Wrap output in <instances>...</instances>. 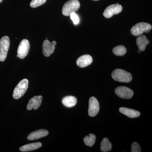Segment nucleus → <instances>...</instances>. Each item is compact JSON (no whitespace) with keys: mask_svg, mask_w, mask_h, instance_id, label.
<instances>
[{"mask_svg":"<svg viewBox=\"0 0 152 152\" xmlns=\"http://www.w3.org/2000/svg\"><path fill=\"white\" fill-rule=\"evenodd\" d=\"M116 94L123 99H130L132 97L134 92L132 90L127 87H118L115 90Z\"/></svg>","mask_w":152,"mask_h":152,"instance_id":"6e6552de","label":"nucleus"},{"mask_svg":"<svg viewBox=\"0 0 152 152\" xmlns=\"http://www.w3.org/2000/svg\"><path fill=\"white\" fill-rule=\"evenodd\" d=\"M152 26L146 23H139L136 24L131 29V33L133 36L141 35L144 32L148 33L151 30Z\"/></svg>","mask_w":152,"mask_h":152,"instance_id":"20e7f679","label":"nucleus"},{"mask_svg":"<svg viewBox=\"0 0 152 152\" xmlns=\"http://www.w3.org/2000/svg\"><path fill=\"white\" fill-rule=\"evenodd\" d=\"M70 16L71 17V20L73 22L74 24L76 25L79 23V22H80L79 17L75 13H72Z\"/></svg>","mask_w":152,"mask_h":152,"instance_id":"5701e85b","label":"nucleus"},{"mask_svg":"<svg viewBox=\"0 0 152 152\" xmlns=\"http://www.w3.org/2000/svg\"><path fill=\"white\" fill-rule=\"evenodd\" d=\"M47 0H32L30 3V6L32 8H36L43 4Z\"/></svg>","mask_w":152,"mask_h":152,"instance_id":"412c9836","label":"nucleus"},{"mask_svg":"<svg viewBox=\"0 0 152 152\" xmlns=\"http://www.w3.org/2000/svg\"><path fill=\"white\" fill-rule=\"evenodd\" d=\"M80 4L78 0H70L64 4L62 8V14L66 16H70L72 13L78 10Z\"/></svg>","mask_w":152,"mask_h":152,"instance_id":"f03ea898","label":"nucleus"},{"mask_svg":"<svg viewBox=\"0 0 152 152\" xmlns=\"http://www.w3.org/2000/svg\"><path fill=\"white\" fill-rule=\"evenodd\" d=\"M28 87V80L27 79H24L20 81L15 88L13 93V97L15 99L22 97Z\"/></svg>","mask_w":152,"mask_h":152,"instance_id":"7ed1b4c3","label":"nucleus"},{"mask_svg":"<svg viewBox=\"0 0 152 152\" xmlns=\"http://www.w3.org/2000/svg\"><path fill=\"white\" fill-rule=\"evenodd\" d=\"M111 143L109 141L108 139L104 138L102 140L101 143V150L102 152L110 151L112 149Z\"/></svg>","mask_w":152,"mask_h":152,"instance_id":"a211bd4d","label":"nucleus"},{"mask_svg":"<svg viewBox=\"0 0 152 152\" xmlns=\"http://www.w3.org/2000/svg\"><path fill=\"white\" fill-rule=\"evenodd\" d=\"M10 46V38L6 36L0 39V61H4L7 58Z\"/></svg>","mask_w":152,"mask_h":152,"instance_id":"39448f33","label":"nucleus"},{"mask_svg":"<svg viewBox=\"0 0 152 152\" xmlns=\"http://www.w3.org/2000/svg\"><path fill=\"white\" fill-rule=\"evenodd\" d=\"M42 144L41 142L33 143L23 146L20 148V150L22 152H28L34 151L41 148Z\"/></svg>","mask_w":152,"mask_h":152,"instance_id":"dca6fc26","label":"nucleus"},{"mask_svg":"<svg viewBox=\"0 0 152 152\" xmlns=\"http://www.w3.org/2000/svg\"><path fill=\"white\" fill-rule=\"evenodd\" d=\"M112 77L116 81L128 83L132 79V76L130 73L121 69H116L112 72Z\"/></svg>","mask_w":152,"mask_h":152,"instance_id":"f257e3e1","label":"nucleus"},{"mask_svg":"<svg viewBox=\"0 0 152 152\" xmlns=\"http://www.w3.org/2000/svg\"><path fill=\"white\" fill-rule=\"evenodd\" d=\"M56 45V42L53 41L52 42H49L48 39L44 41L43 44V53L45 56L49 57L54 52L55 46Z\"/></svg>","mask_w":152,"mask_h":152,"instance_id":"9d476101","label":"nucleus"},{"mask_svg":"<svg viewBox=\"0 0 152 152\" xmlns=\"http://www.w3.org/2000/svg\"><path fill=\"white\" fill-rule=\"evenodd\" d=\"M42 96H35L29 101L27 106V109L28 110L34 109L37 110L39 107L42 102Z\"/></svg>","mask_w":152,"mask_h":152,"instance_id":"9b49d317","label":"nucleus"},{"mask_svg":"<svg viewBox=\"0 0 152 152\" xmlns=\"http://www.w3.org/2000/svg\"><path fill=\"white\" fill-rule=\"evenodd\" d=\"M93 1H99V0H93Z\"/></svg>","mask_w":152,"mask_h":152,"instance_id":"a878e982","label":"nucleus"},{"mask_svg":"<svg viewBox=\"0 0 152 152\" xmlns=\"http://www.w3.org/2000/svg\"><path fill=\"white\" fill-rule=\"evenodd\" d=\"M30 48L29 42L27 39H24L21 41L18 49L17 56L20 59H23L27 56Z\"/></svg>","mask_w":152,"mask_h":152,"instance_id":"423d86ee","label":"nucleus"},{"mask_svg":"<svg viewBox=\"0 0 152 152\" xmlns=\"http://www.w3.org/2000/svg\"><path fill=\"white\" fill-rule=\"evenodd\" d=\"M113 51L114 54L116 56H122L126 54L127 49L124 46L119 45L114 48Z\"/></svg>","mask_w":152,"mask_h":152,"instance_id":"6ab92c4d","label":"nucleus"},{"mask_svg":"<svg viewBox=\"0 0 152 152\" xmlns=\"http://www.w3.org/2000/svg\"><path fill=\"white\" fill-rule=\"evenodd\" d=\"M99 110V102L94 97H91L89 101V115L92 117H95L97 115Z\"/></svg>","mask_w":152,"mask_h":152,"instance_id":"1a4fd4ad","label":"nucleus"},{"mask_svg":"<svg viewBox=\"0 0 152 152\" xmlns=\"http://www.w3.org/2000/svg\"><path fill=\"white\" fill-rule=\"evenodd\" d=\"M141 151V149L139 144L138 143H133L132 145V152H140Z\"/></svg>","mask_w":152,"mask_h":152,"instance_id":"4be33fe9","label":"nucleus"},{"mask_svg":"<svg viewBox=\"0 0 152 152\" xmlns=\"http://www.w3.org/2000/svg\"><path fill=\"white\" fill-rule=\"evenodd\" d=\"M48 131L46 129H40L31 133L28 136L29 140H34L46 137L48 134Z\"/></svg>","mask_w":152,"mask_h":152,"instance_id":"ddd939ff","label":"nucleus"},{"mask_svg":"<svg viewBox=\"0 0 152 152\" xmlns=\"http://www.w3.org/2000/svg\"><path fill=\"white\" fill-rule=\"evenodd\" d=\"M92 62V57L90 55H84L78 58L77 61V64L79 67L84 68L90 65Z\"/></svg>","mask_w":152,"mask_h":152,"instance_id":"f8f14e48","label":"nucleus"},{"mask_svg":"<svg viewBox=\"0 0 152 152\" xmlns=\"http://www.w3.org/2000/svg\"><path fill=\"white\" fill-rule=\"evenodd\" d=\"M123 8L118 4H112L106 8L103 13V15L106 18H110L114 15L120 13L122 11Z\"/></svg>","mask_w":152,"mask_h":152,"instance_id":"0eeeda50","label":"nucleus"},{"mask_svg":"<svg viewBox=\"0 0 152 152\" xmlns=\"http://www.w3.org/2000/svg\"><path fill=\"white\" fill-rule=\"evenodd\" d=\"M62 102L64 106L70 108L76 105L77 99L73 96H67L63 98Z\"/></svg>","mask_w":152,"mask_h":152,"instance_id":"f3484780","label":"nucleus"},{"mask_svg":"<svg viewBox=\"0 0 152 152\" xmlns=\"http://www.w3.org/2000/svg\"><path fill=\"white\" fill-rule=\"evenodd\" d=\"M138 53H141V51L140 50H138Z\"/></svg>","mask_w":152,"mask_h":152,"instance_id":"b1692460","label":"nucleus"},{"mask_svg":"<svg viewBox=\"0 0 152 152\" xmlns=\"http://www.w3.org/2000/svg\"><path fill=\"white\" fill-rule=\"evenodd\" d=\"M96 137L94 134H90L89 135L86 136L84 138V142L88 146L92 147L96 142Z\"/></svg>","mask_w":152,"mask_h":152,"instance_id":"aec40b11","label":"nucleus"},{"mask_svg":"<svg viewBox=\"0 0 152 152\" xmlns=\"http://www.w3.org/2000/svg\"><path fill=\"white\" fill-rule=\"evenodd\" d=\"M120 112L124 115L130 118H136L140 116V113L138 111L126 107H121Z\"/></svg>","mask_w":152,"mask_h":152,"instance_id":"4468645a","label":"nucleus"},{"mask_svg":"<svg viewBox=\"0 0 152 152\" xmlns=\"http://www.w3.org/2000/svg\"><path fill=\"white\" fill-rule=\"evenodd\" d=\"M3 0H0V3L1 2H2V1Z\"/></svg>","mask_w":152,"mask_h":152,"instance_id":"393cba45","label":"nucleus"},{"mask_svg":"<svg viewBox=\"0 0 152 152\" xmlns=\"http://www.w3.org/2000/svg\"><path fill=\"white\" fill-rule=\"evenodd\" d=\"M149 41L145 35L139 36L136 39V43L138 47L139 50L143 51L146 49L147 45L149 43Z\"/></svg>","mask_w":152,"mask_h":152,"instance_id":"2eb2a0df","label":"nucleus"}]
</instances>
